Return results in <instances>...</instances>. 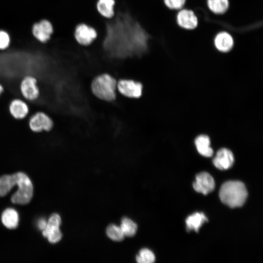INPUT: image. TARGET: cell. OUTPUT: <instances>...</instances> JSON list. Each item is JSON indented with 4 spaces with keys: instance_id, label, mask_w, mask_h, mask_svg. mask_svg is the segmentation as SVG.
I'll list each match as a JSON object with an SVG mask.
<instances>
[{
    "instance_id": "cell-15",
    "label": "cell",
    "mask_w": 263,
    "mask_h": 263,
    "mask_svg": "<svg viewBox=\"0 0 263 263\" xmlns=\"http://www.w3.org/2000/svg\"><path fill=\"white\" fill-rule=\"evenodd\" d=\"M9 111L11 114L16 119H23L28 114V107L22 100L19 99L13 100L10 103Z\"/></svg>"
},
{
    "instance_id": "cell-11",
    "label": "cell",
    "mask_w": 263,
    "mask_h": 263,
    "mask_svg": "<svg viewBox=\"0 0 263 263\" xmlns=\"http://www.w3.org/2000/svg\"><path fill=\"white\" fill-rule=\"evenodd\" d=\"M234 162L232 152L225 148L219 150L213 159L214 165L220 170H225L230 168Z\"/></svg>"
},
{
    "instance_id": "cell-9",
    "label": "cell",
    "mask_w": 263,
    "mask_h": 263,
    "mask_svg": "<svg viewBox=\"0 0 263 263\" xmlns=\"http://www.w3.org/2000/svg\"><path fill=\"white\" fill-rule=\"evenodd\" d=\"M53 126L51 118L43 112H38L30 118L29 127L35 132L49 131Z\"/></svg>"
},
{
    "instance_id": "cell-19",
    "label": "cell",
    "mask_w": 263,
    "mask_h": 263,
    "mask_svg": "<svg viewBox=\"0 0 263 263\" xmlns=\"http://www.w3.org/2000/svg\"><path fill=\"white\" fill-rule=\"evenodd\" d=\"M207 3L209 9L216 14H224L229 6L228 0H207Z\"/></svg>"
},
{
    "instance_id": "cell-21",
    "label": "cell",
    "mask_w": 263,
    "mask_h": 263,
    "mask_svg": "<svg viewBox=\"0 0 263 263\" xmlns=\"http://www.w3.org/2000/svg\"><path fill=\"white\" fill-rule=\"evenodd\" d=\"M15 185L12 175H4L0 177V196L6 195Z\"/></svg>"
},
{
    "instance_id": "cell-25",
    "label": "cell",
    "mask_w": 263,
    "mask_h": 263,
    "mask_svg": "<svg viewBox=\"0 0 263 263\" xmlns=\"http://www.w3.org/2000/svg\"><path fill=\"white\" fill-rule=\"evenodd\" d=\"M165 5L170 9H180L184 5L186 0H163Z\"/></svg>"
},
{
    "instance_id": "cell-7",
    "label": "cell",
    "mask_w": 263,
    "mask_h": 263,
    "mask_svg": "<svg viewBox=\"0 0 263 263\" xmlns=\"http://www.w3.org/2000/svg\"><path fill=\"white\" fill-rule=\"evenodd\" d=\"M193 187L197 192L207 195L214 190L215 181L209 173L202 172L196 175Z\"/></svg>"
},
{
    "instance_id": "cell-14",
    "label": "cell",
    "mask_w": 263,
    "mask_h": 263,
    "mask_svg": "<svg viewBox=\"0 0 263 263\" xmlns=\"http://www.w3.org/2000/svg\"><path fill=\"white\" fill-rule=\"evenodd\" d=\"M114 5L115 0H97L96 8L102 17L111 19L115 15Z\"/></svg>"
},
{
    "instance_id": "cell-17",
    "label": "cell",
    "mask_w": 263,
    "mask_h": 263,
    "mask_svg": "<svg viewBox=\"0 0 263 263\" xmlns=\"http://www.w3.org/2000/svg\"><path fill=\"white\" fill-rule=\"evenodd\" d=\"M207 221V218L203 213L195 212L188 217L186 223L188 231L194 230L197 232L202 225Z\"/></svg>"
},
{
    "instance_id": "cell-10",
    "label": "cell",
    "mask_w": 263,
    "mask_h": 263,
    "mask_svg": "<svg viewBox=\"0 0 263 263\" xmlns=\"http://www.w3.org/2000/svg\"><path fill=\"white\" fill-rule=\"evenodd\" d=\"M20 91L26 99L29 100L37 99L39 95V90L36 79L32 76L25 77L20 84Z\"/></svg>"
},
{
    "instance_id": "cell-18",
    "label": "cell",
    "mask_w": 263,
    "mask_h": 263,
    "mask_svg": "<svg viewBox=\"0 0 263 263\" xmlns=\"http://www.w3.org/2000/svg\"><path fill=\"white\" fill-rule=\"evenodd\" d=\"M1 221L5 226L9 229L16 228L19 224V215L13 208H7L2 213Z\"/></svg>"
},
{
    "instance_id": "cell-4",
    "label": "cell",
    "mask_w": 263,
    "mask_h": 263,
    "mask_svg": "<svg viewBox=\"0 0 263 263\" xmlns=\"http://www.w3.org/2000/svg\"><path fill=\"white\" fill-rule=\"evenodd\" d=\"M97 36L96 30L85 23H80L75 27L74 37L78 44L87 46L92 44Z\"/></svg>"
},
{
    "instance_id": "cell-3",
    "label": "cell",
    "mask_w": 263,
    "mask_h": 263,
    "mask_svg": "<svg viewBox=\"0 0 263 263\" xmlns=\"http://www.w3.org/2000/svg\"><path fill=\"white\" fill-rule=\"evenodd\" d=\"M18 190L12 196L13 203L20 205L28 204L33 194V187L29 178L24 173L19 172L12 174Z\"/></svg>"
},
{
    "instance_id": "cell-26",
    "label": "cell",
    "mask_w": 263,
    "mask_h": 263,
    "mask_svg": "<svg viewBox=\"0 0 263 263\" xmlns=\"http://www.w3.org/2000/svg\"><path fill=\"white\" fill-rule=\"evenodd\" d=\"M47 225V222L45 221V220L43 219H41L39 220L38 223V226L39 229L40 230H44Z\"/></svg>"
},
{
    "instance_id": "cell-23",
    "label": "cell",
    "mask_w": 263,
    "mask_h": 263,
    "mask_svg": "<svg viewBox=\"0 0 263 263\" xmlns=\"http://www.w3.org/2000/svg\"><path fill=\"white\" fill-rule=\"evenodd\" d=\"M154 253L148 248H143L139 251V255L136 257L138 263H152L155 261Z\"/></svg>"
},
{
    "instance_id": "cell-8",
    "label": "cell",
    "mask_w": 263,
    "mask_h": 263,
    "mask_svg": "<svg viewBox=\"0 0 263 263\" xmlns=\"http://www.w3.org/2000/svg\"><path fill=\"white\" fill-rule=\"evenodd\" d=\"M32 32L38 40L45 43L50 38L53 33V27L49 20L42 19L33 24Z\"/></svg>"
},
{
    "instance_id": "cell-1",
    "label": "cell",
    "mask_w": 263,
    "mask_h": 263,
    "mask_svg": "<svg viewBox=\"0 0 263 263\" xmlns=\"http://www.w3.org/2000/svg\"><path fill=\"white\" fill-rule=\"evenodd\" d=\"M221 202L231 208L242 207L247 197L244 184L239 181H228L221 186L219 190Z\"/></svg>"
},
{
    "instance_id": "cell-12",
    "label": "cell",
    "mask_w": 263,
    "mask_h": 263,
    "mask_svg": "<svg viewBox=\"0 0 263 263\" xmlns=\"http://www.w3.org/2000/svg\"><path fill=\"white\" fill-rule=\"evenodd\" d=\"M178 25L186 29H195L198 25V19L194 12L190 10H180L177 16Z\"/></svg>"
},
{
    "instance_id": "cell-16",
    "label": "cell",
    "mask_w": 263,
    "mask_h": 263,
    "mask_svg": "<svg viewBox=\"0 0 263 263\" xmlns=\"http://www.w3.org/2000/svg\"><path fill=\"white\" fill-rule=\"evenodd\" d=\"M195 144L198 152L202 155L209 157L213 153L210 147V141L208 136L206 135L198 136L195 140Z\"/></svg>"
},
{
    "instance_id": "cell-27",
    "label": "cell",
    "mask_w": 263,
    "mask_h": 263,
    "mask_svg": "<svg viewBox=\"0 0 263 263\" xmlns=\"http://www.w3.org/2000/svg\"><path fill=\"white\" fill-rule=\"evenodd\" d=\"M3 91V87L0 84V94Z\"/></svg>"
},
{
    "instance_id": "cell-6",
    "label": "cell",
    "mask_w": 263,
    "mask_h": 263,
    "mask_svg": "<svg viewBox=\"0 0 263 263\" xmlns=\"http://www.w3.org/2000/svg\"><path fill=\"white\" fill-rule=\"evenodd\" d=\"M117 88L123 95L138 98L142 94V85L139 82L130 79H121L117 83Z\"/></svg>"
},
{
    "instance_id": "cell-22",
    "label": "cell",
    "mask_w": 263,
    "mask_h": 263,
    "mask_svg": "<svg viewBox=\"0 0 263 263\" xmlns=\"http://www.w3.org/2000/svg\"><path fill=\"white\" fill-rule=\"evenodd\" d=\"M106 234L109 238L116 242L122 241L125 237L120 227L114 224H111L107 227Z\"/></svg>"
},
{
    "instance_id": "cell-5",
    "label": "cell",
    "mask_w": 263,
    "mask_h": 263,
    "mask_svg": "<svg viewBox=\"0 0 263 263\" xmlns=\"http://www.w3.org/2000/svg\"><path fill=\"white\" fill-rule=\"evenodd\" d=\"M60 224V216L54 213L51 216L47 222L45 228L42 230L43 236L47 238L51 243H56L61 240L62 234L59 229Z\"/></svg>"
},
{
    "instance_id": "cell-20",
    "label": "cell",
    "mask_w": 263,
    "mask_h": 263,
    "mask_svg": "<svg viewBox=\"0 0 263 263\" xmlns=\"http://www.w3.org/2000/svg\"><path fill=\"white\" fill-rule=\"evenodd\" d=\"M125 236L132 237L135 235L137 230V225L131 219L123 218L120 226Z\"/></svg>"
},
{
    "instance_id": "cell-2",
    "label": "cell",
    "mask_w": 263,
    "mask_h": 263,
    "mask_svg": "<svg viewBox=\"0 0 263 263\" xmlns=\"http://www.w3.org/2000/svg\"><path fill=\"white\" fill-rule=\"evenodd\" d=\"M116 79L107 73L96 76L91 84L92 92L98 98L107 101H112L116 97L117 88Z\"/></svg>"
},
{
    "instance_id": "cell-24",
    "label": "cell",
    "mask_w": 263,
    "mask_h": 263,
    "mask_svg": "<svg viewBox=\"0 0 263 263\" xmlns=\"http://www.w3.org/2000/svg\"><path fill=\"white\" fill-rule=\"evenodd\" d=\"M10 43V37L9 34L4 30H0V50H5L9 47Z\"/></svg>"
},
{
    "instance_id": "cell-13",
    "label": "cell",
    "mask_w": 263,
    "mask_h": 263,
    "mask_svg": "<svg viewBox=\"0 0 263 263\" xmlns=\"http://www.w3.org/2000/svg\"><path fill=\"white\" fill-rule=\"evenodd\" d=\"M214 43L218 50L225 53L228 52L232 48L234 40L229 34L223 32L216 35L214 40Z\"/></svg>"
}]
</instances>
